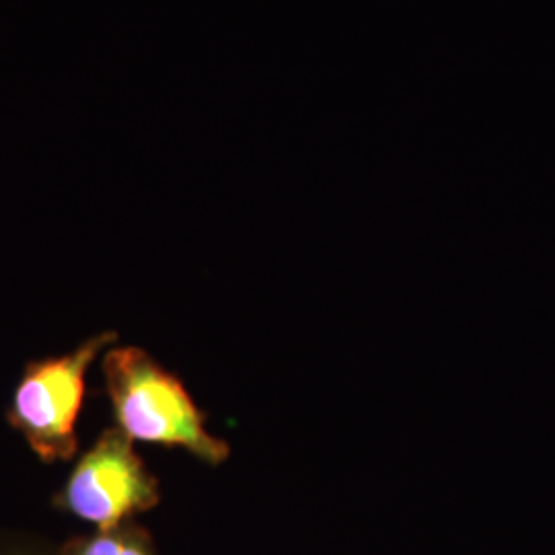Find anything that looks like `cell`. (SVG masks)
Listing matches in <instances>:
<instances>
[{
	"label": "cell",
	"mask_w": 555,
	"mask_h": 555,
	"mask_svg": "<svg viewBox=\"0 0 555 555\" xmlns=\"http://www.w3.org/2000/svg\"><path fill=\"white\" fill-rule=\"evenodd\" d=\"M107 399L119 428L132 442L183 449L220 465L229 444L212 437L206 417L176 375L137 346H112L101 358Z\"/></svg>",
	"instance_id": "6da1fadb"
},
{
	"label": "cell",
	"mask_w": 555,
	"mask_h": 555,
	"mask_svg": "<svg viewBox=\"0 0 555 555\" xmlns=\"http://www.w3.org/2000/svg\"><path fill=\"white\" fill-rule=\"evenodd\" d=\"M118 344V332L87 337L73 352L31 360L21 373L7 420L46 465L68 463L79 451V422L91 364Z\"/></svg>",
	"instance_id": "7a4b0ae2"
},
{
	"label": "cell",
	"mask_w": 555,
	"mask_h": 555,
	"mask_svg": "<svg viewBox=\"0 0 555 555\" xmlns=\"http://www.w3.org/2000/svg\"><path fill=\"white\" fill-rule=\"evenodd\" d=\"M56 500L68 515L112 531L126 518L155 506L159 486L134 442L114 426L79 456Z\"/></svg>",
	"instance_id": "3957f363"
},
{
	"label": "cell",
	"mask_w": 555,
	"mask_h": 555,
	"mask_svg": "<svg viewBox=\"0 0 555 555\" xmlns=\"http://www.w3.org/2000/svg\"><path fill=\"white\" fill-rule=\"evenodd\" d=\"M68 555H153L146 541L130 531H101L70 547Z\"/></svg>",
	"instance_id": "277c9868"
}]
</instances>
